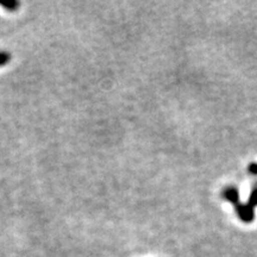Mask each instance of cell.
Instances as JSON below:
<instances>
[{"instance_id": "1", "label": "cell", "mask_w": 257, "mask_h": 257, "mask_svg": "<svg viewBox=\"0 0 257 257\" xmlns=\"http://www.w3.org/2000/svg\"><path fill=\"white\" fill-rule=\"evenodd\" d=\"M238 208H239V210H238L239 216L242 217L243 220H245V221H251V220H252L253 213H252L251 207H248V206H239Z\"/></svg>"}, {"instance_id": "2", "label": "cell", "mask_w": 257, "mask_h": 257, "mask_svg": "<svg viewBox=\"0 0 257 257\" xmlns=\"http://www.w3.org/2000/svg\"><path fill=\"white\" fill-rule=\"evenodd\" d=\"M0 6H2V8L6 9V11L15 12V11H17L19 6H21V3L17 2V0H9V2L0 3Z\"/></svg>"}, {"instance_id": "3", "label": "cell", "mask_w": 257, "mask_h": 257, "mask_svg": "<svg viewBox=\"0 0 257 257\" xmlns=\"http://www.w3.org/2000/svg\"><path fill=\"white\" fill-rule=\"evenodd\" d=\"M11 61V54L8 51H0V67L6 66Z\"/></svg>"}, {"instance_id": "4", "label": "cell", "mask_w": 257, "mask_h": 257, "mask_svg": "<svg viewBox=\"0 0 257 257\" xmlns=\"http://www.w3.org/2000/svg\"><path fill=\"white\" fill-rule=\"evenodd\" d=\"M225 197H226L231 201H236L238 195H237V192L234 191V189H227L226 193H225Z\"/></svg>"}, {"instance_id": "5", "label": "cell", "mask_w": 257, "mask_h": 257, "mask_svg": "<svg viewBox=\"0 0 257 257\" xmlns=\"http://www.w3.org/2000/svg\"><path fill=\"white\" fill-rule=\"evenodd\" d=\"M250 205H257V189L253 191L251 197H250Z\"/></svg>"}, {"instance_id": "6", "label": "cell", "mask_w": 257, "mask_h": 257, "mask_svg": "<svg viewBox=\"0 0 257 257\" xmlns=\"http://www.w3.org/2000/svg\"><path fill=\"white\" fill-rule=\"evenodd\" d=\"M250 172L253 173V174H257V165L250 166Z\"/></svg>"}]
</instances>
